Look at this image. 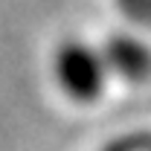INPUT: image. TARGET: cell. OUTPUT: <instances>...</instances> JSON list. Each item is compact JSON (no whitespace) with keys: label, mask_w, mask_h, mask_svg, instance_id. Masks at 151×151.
<instances>
[{"label":"cell","mask_w":151,"mask_h":151,"mask_svg":"<svg viewBox=\"0 0 151 151\" xmlns=\"http://www.w3.org/2000/svg\"><path fill=\"white\" fill-rule=\"evenodd\" d=\"M52 73L58 87L76 102H96L108 84V67L102 52L78 38H67L64 44H58L52 55Z\"/></svg>","instance_id":"6da1fadb"},{"label":"cell","mask_w":151,"mask_h":151,"mask_svg":"<svg viewBox=\"0 0 151 151\" xmlns=\"http://www.w3.org/2000/svg\"><path fill=\"white\" fill-rule=\"evenodd\" d=\"M102 58L108 73L125 81H145L151 78V47L131 32H113L102 44Z\"/></svg>","instance_id":"7a4b0ae2"},{"label":"cell","mask_w":151,"mask_h":151,"mask_svg":"<svg viewBox=\"0 0 151 151\" xmlns=\"http://www.w3.org/2000/svg\"><path fill=\"white\" fill-rule=\"evenodd\" d=\"M116 6L131 23L151 29V0H116Z\"/></svg>","instance_id":"3957f363"},{"label":"cell","mask_w":151,"mask_h":151,"mask_svg":"<svg viewBox=\"0 0 151 151\" xmlns=\"http://www.w3.org/2000/svg\"><path fill=\"white\" fill-rule=\"evenodd\" d=\"M105 151H151V134H128L105 145Z\"/></svg>","instance_id":"277c9868"}]
</instances>
